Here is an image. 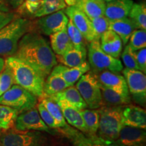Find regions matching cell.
I'll list each match as a JSON object with an SVG mask.
<instances>
[{
  "label": "cell",
  "instance_id": "6da1fadb",
  "mask_svg": "<svg viewBox=\"0 0 146 146\" xmlns=\"http://www.w3.org/2000/svg\"><path fill=\"white\" fill-rule=\"evenodd\" d=\"M14 56L30 65L45 79L58 64L56 54L47 40L32 31L22 37Z\"/></svg>",
  "mask_w": 146,
  "mask_h": 146
},
{
  "label": "cell",
  "instance_id": "7a4b0ae2",
  "mask_svg": "<svg viewBox=\"0 0 146 146\" xmlns=\"http://www.w3.org/2000/svg\"><path fill=\"white\" fill-rule=\"evenodd\" d=\"M12 72L14 84L20 85L36 98L44 97L45 78L33 67L15 56H8L5 60Z\"/></svg>",
  "mask_w": 146,
  "mask_h": 146
},
{
  "label": "cell",
  "instance_id": "3957f363",
  "mask_svg": "<svg viewBox=\"0 0 146 146\" xmlns=\"http://www.w3.org/2000/svg\"><path fill=\"white\" fill-rule=\"evenodd\" d=\"M32 29L31 21L21 17H16L0 29V56H14L22 37Z\"/></svg>",
  "mask_w": 146,
  "mask_h": 146
},
{
  "label": "cell",
  "instance_id": "277c9868",
  "mask_svg": "<svg viewBox=\"0 0 146 146\" xmlns=\"http://www.w3.org/2000/svg\"><path fill=\"white\" fill-rule=\"evenodd\" d=\"M122 109L120 106H102L99 108L100 120L98 136L109 141L117 139L123 127Z\"/></svg>",
  "mask_w": 146,
  "mask_h": 146
},
{
  "label": "cell",
  "instance_id": "5b68a950",
  "mask_svg": "<svg viewBox=\"0 0 146 146\" xmlns=\"http://www.w3.org/2000/svg\"><path fill=\"white\" fill-rule=\"evenodd\" d=\"M1 146H52L45 135L38 131H20L13 127L0 132Z\"/></svg>",
  "mask_w": 146,
  "mask_h": 146
},
{
  "label": "cell",
  "instance_id": "8992f818",
  "mask_svg": "<svg viewBox=\"0 0 146 146\" xmlns=\"http://www.w3.org/2000/svg\"><path fill=\"white\" fill-rule=\"evenodd\" d=\"M87 54L89 66L96 73L104 70L116 72L123 70V65L119 58L112 57L104 52L100 47L99 39H95L89 43Z\"/></svg>",
  "mask_w": 146,
  "mask_h": 146
},
{
  "label": "cell",
  "instance_id": "52a82bcc",
  "mask_svg": "<svg viewBox=\"0 0 146 146\" xmlns=\"http://www.w3.org/2000/svg\"><path fill=\"white\" fill-rule=\"evenodd\" d=\"M76 88L90 109H99L104 106L100 83L94 72H87L76 82Z\"/></svg>",
  "mask_w": 146,
  "mask_h": 146
},
{
  "label": "cell",
  "instance_id": "ba28073f",
  "mask_svg": "<svg viewBox=\"0 0 146 146\" xmlns=\"http://www.w3.org/2000/svg\"><path fill=\"white\" fill-rule=\"evenodd\" d=\"M37 104V98L20 85L14 84L0 97V104L15 109L18 112L33 108Z\"/></svg>",
  "mask_w": 146,
  "mask_h": 146
},
{
  "label": "cell",
  "instance_id": "9c48e42d",
  "mask_svg": "<svg viewBox=\"0 0 146 146\" xmlns=\"http://www.w3.org/2000/svg\"><path fill=\"white\" fill-rule=\"evenodd\" d=\"M57 130L70 141L73 146H120L115 141L106 140L98 135H87L68 125Z\"/></svg>",
  "mask_w": 146,
  "mask_h": 146
},
{
  "label": "cell",
  "instance_id": "30bf717a",
  "mask_svg": "<svg viewBox=\"0 0 146 146\" xmlns=\"http://www.w3.org/2000/svg\"><path fill=\"white\" fill-rule=\"evenodd\" d=\"M123 76L125 78L129 94L137 103L144 105L146 97L145 74L139 70L125 68L123 69Z\"/></svg>",
  "mask_w": 146,
  "mask_h": 146
},
{
  "label": "cell",
  "instance_id": "8fae6325",
  "mask_svg": "<svg viewBox=\"0 0 146 146\" xmlns=\"http://www.w3.org/2000/svg\"><path fill=\"white\" fill-rule=\"evenodd\" d=\"M14 127L20 131H38L52 133V129L43 121L35 107L20 112L16 117Z\"/></svg>",
  "mask_w": 146,
  "mask_h": 146
},
{
  "label": "cell",
  "instance_id": "7c38bea8",
  "mask_svg": "<svg viewBox=\"0 0 146 146\" xmlns=\"http://www.w3.org/2000/svg\"><path fill=\"white\" fill-rule=\"evenodd\" d=\"M68 18L66 15L64 10H61L49 15L40 17L36 25L42 34L50 36L66 27Z\"/></svg>",
  "mask_w": 146,
  "mask_h": 146
},
{
  "label": "cell",
  "instance_id": "4fadbf2b",
  "mask_svg": "<svg viewBox=\"0 0 146 146\" xmlns=\"http://www.w3.org/2000/svg\"><path fill=\"white\" fill-rule=\"evenodd\" d=\"M66 15L74 24L89 43L96 39L91 20L84 12L75 6H66L64 9Z\"/></svg>",
  "mask_w": 146,
  "mask_h": 146
},
{
  "label": "cell",
  "instance_id": "5bb4252c",
  "mask_svg": "<svg viewBox=\"0 0 146 146\" xmlns=\"http://www.w3.org/2000/svg\"><path fill=\"white\" fill-rule=\"evenodd\" d=\"M115 142L120 146H145V130L123 125Z\"/></svg>",
  "mask_w": 146,
  "mask_h": 146
},
{
  "label": "cell",
  "instance_id": "9a60e30c",
  "mask_svg": "<svg viewBox=\"0 0 146 146\" xmlns=\"http://www.w3.org/2000/svg\"><path fill=\"white\" fill-rule=\"evenodd\" d=\"M95 74L100 85L125 94H129L125 78L118 72L104 70Z\"/></svg>",
  "mask_w": 146,
  "mask_h": 146
},
{
  "label": "cell",
  "instance_id": "2e32d148",
  "mask_svg": "<svg viewBox=\"0 0 146 146\" xmlns=\"http://www.w3.org/2000/svg\"><path fill=\"white\" fill-rule=\"evenodd\" d=\"M123 125L139 129H146V112L143 108L127 105L122 109Z\"/></svg>",
  "mask_w": 146,
  "mask_h": 146
},
{
  "label": "cell",
  "instance_id": "e0dca14e",
  "mask_svg": "<svg viewBox=\"0 0 146 146\" xmlns=\"http://www.w3.org/2000/svg\"><path fill=\"white\" fill-rule=\"evenodd\" d=\"M56 103L61 110L64 118L66 121L68 122L69 125L84 134H89L79 110L64 100H60V101L56 102Z\"/></svg>",
  "mask_w": 146,
  "mask_h": 146
},
{
  "label": "cell",
  "instance_id": "ac0fdd59",
  "mask_svg": "<svg viewBox=\"0 0 146 146\" xmlns=\"http://www.w3.org/2000/svg\"><path fill=\"white\" fill-rule=\"evenodd\" d=\"M68 6H75L88 16L89 19L104 15V0H64Z\"/></svg>",
  "mask_w": 146,
  "mask_h": 146
},
{
  "label": "cell",
  "instance_id": "d6986e66",
  "mask_svg": "<svg viewBox=\"0 0 146 146\" xmlns=\"http://www.w3.org/2000/svg\"><path fill=\"white\" fill-rule=\"evenodd\" d=\"M90 66L87 62L75 67H68L62 64H57L51 72L59 74L69 86L74 85L82 75L89 72Z\"/></svg>",
  "mask_w": 146,
  "mask_h": 146
},
{
  "label": "cell",
  "instance_id": "ffe728a7",
  "mask_svg": "<svg viewBox=\"0 0 146 146\" xmlns=\"http://www.w3.org/2000/svg\"><path fill=\"white\" fill-rule=\"evenodd\" d=\"M100 47L110 56L119 58L123 51V42L119 36L111 30H108L100 38Z\"/></svg>",
  "mask_w": 146,
  "mask_h": 146
},
{
  "label": "cell",
  "instance_id": "44dd1931",
  "mask_svg": "<svg viewBox=\"0 0 146 146\" xmlns=\"http://www.w3.org/2000/svg\"><path fill=\"white\" fill-rule=\"evenodd\" d=\"M133 0H114L106 3L104 16L109 21L122 19L129 16Z\"/></svg>",
  "mask_w": 146,
  "mask_h": 146
},
{
  "label": "cell",
  "instance_id": "7402d4cb",
  "mask_svg": "<svg viewBox=\"0 0 146 146\" xmlns=\"http://www.w3.org/2000/svg\"><path fill=\"white\" fill-rule=\"evenodd\" d=\"M48 98H50L55 102L60 101V100H64L79 110L87 108L86 103L83 100L77 89L74 85L67 87L60 92L52 95Z\"/></svg>",
  "mask_w": 146,
  "mask_h": 146
},
{
  "label": "cell",
  "instance_id": "603a6c76",
  "mask_svg": "<svg viewBox=\"0 0 146 146\" xmlns=\"http://www.w3.org/2000/svg\"><path fill=\"white\" fill-rule=\"evenodd\" d=\"M108 29L116 33L122 40L123 44L126 45L133 32L138 29L130 18L127 17L115 21H110Z\"/></svg>",
  "mask_w": 146,
  "mask_h": 146
},
{
  "label": "cell",
  "instance_id": "cb8c5ba5",
  "mask_svg": "<svg viewBox=\"0 0 146 146\" xmlns=\"http://www.w3.org/2000/svg\"><path fill=\"white\" fill-rule=\"evenodd\" d=\"M87 49L78 48L73 46L61 56L56 55V60L68 67H75L86 62Z\"/></svg>",
  "mask_w": 146,
  "mask_h": 146
},
{
  "label": "cell",
  "instance_id": "d4e9b609",
  "mask_svg": "<svg viewBox=\"0 0 146 146\" xmlns=\"http://www.w3.org/2000/svg\"><path fill=\"white\" fill-rule=\"evenodd\" d=\"M104 105L108 106H120L131 103L130 94L116 91L100 85Z\"/></svg>",
  "mask_w": 146,
  "mask_h": 146
},
{
  "label": "cell",
  "instance_id": "484cf974",
  "mask_svg": "<svg viewBox=\"0 0 146 146\" xmlns=\"http://www.w3.org/2000/svg\"><path fill=\"white\" fill-rule=\"evenodd\" d=\"M51 48L57 56H61L70 50L73 45L67 33L66 27L50 35Z\"/></svg>",
  "mask_w": 146,
  "mask_h": 146
},
{
  "label": "cell",
  "instance_id": "4316f807",
  "mask_svg": "<svg viewBox=\"0 0 146 146\" xmlns=\"http://www.w3.org/2000/svg\"><path fill=\"white\" fill-rule=\"evenodd\" d=\"M70 87L59 74L51 72L44 83V97H50Z\"/></svg>",
  "mask_w": 146,
  "mask_h": 146
},
{
  "label": "cell",
  "instance_id": "83f0119b",
  "mask_svg": "<svg viewBox=\"0 0 146 146\" xmlns=\"http://www.w3.org/2000/svg\"><path fill=\"white\" fill-rule=\"evenodd\" d=\"M80 112L88 131L87 135H96L99 126V110L85 108L80 110Z\"/></svg>",
  "mask_w": 146,
  "mask_h": 146
},
{
  "label": "cell",
  "instance_id": "f1b7e54d",
  "mask_svg": "<svg viewBox=\"0 0 146 146\" xmlns=\"http://www.w3.org/2000/svg\"><path fill=\"white\" fill-rule=\"evenodd\" d=\"M138 29L146 30V6L145 2L133 3L128 16Z\"/></svg>",
  "mask_w": 146,
  "mask_h": 146
},
{
  "label": "cell",
  "instance_id": "f546056e",
  "mask_svg": "<svg viewBox=\"0 0 146 146\" xmlns=\"http://www.w3.org/2000/svg\"><path fill=\"white\" fill-rule=\"evenodd\" d=\"M18 114L15 109L0 104V132L13 128Z\"/></svg>",
  "mask_w": 146,
  "mask_h": 146
},
{
  "label": "cell",
  "instance_id": "4dcf8cb0",
  "mask_svg": "<svg viewBox=\"0 0 146 146\" xmlns=\"http://www.w3.org/2000/svg\"><path fill=\"white\" fill-rule=\"evenodd\" d=\"M42 104L44 106L45 108L47 110L51 116L54 118L57 125V129L64 127L68 125L66 121L64 118V116L61 110L60 109L57 104L48 97H43L40 98Z\"/></svg>",
  "mask_w": 146,
  "mask_h": 146
},
{
  "label": "cell",
  "instance_id": "1f68e13d",
  "mask_svg": "<svg viewBox=\"0 0 146 146\" xmlns=\"http://www.w3.org/2000/svg\"><path fill=\"white\" fill-rule=\"evenodd\" d=\"M66 6V5L51 3L47 2L45 0H39V7L33 15V17L40 18L42 16L49 15L57 11L64 10Z\"/></svg>",
  "mask_w": 146,
  "mask_h": 146
},
{
  "label": "cell",
  "instance_id": "d6a6232c",
  "mask_svg": "<svg viewBox=\"0 0 146 146\" xmlns=\"http://www.w3.org/2000/svg\"><path fill=\"white\" fill-rule=\"evenodd\" d=\"M66 30L73 46L78 48H86V40L79 30L74 26V24L70 20L67 24Z\"/></svg>",
  "mask_w": 146,
  "mask_h": 146
},
{
  "label": "cell",
  "instance_id": "836d02e7",
  "mask_svg": "<svg viewBox=\"0 0 146 146\" xmlns=\"http://www.w3.org/2000/svg\"><path fill=\"white\" fill-rule=\"evenodd\" d=\"M129 45L133 51H137L146 47V31L142 29H135L129 40Z\"/></svg>",
  "mask_w": 146,
  "mask_h": 146
},
{
  "label": "cell",
  "instance_id": "e575fe53",
  "mask_svg": "<svg viewBox=\"0 0 146 146\" xmlns=\"http://www.w3.org/2000/svg\"><path fill=\"white\" fill-rule=\"evenodd\" d=\"M90 20L96 39L100 40V36L102 35V34L109 30L110 21L104 15L91 18Z\"/></svg>",
  "mask_w": 146,
  "mask_h": 146
},
{
  "label": "cell",
  "instance_id": "d590c367",
  "mask_svg": "<svg viewBox=\"0 0 146 146\" xmlns=\"http://www.w3.org/2000/svg\"><path fill=\"white\" fill-rule=\"evenodd\" d=\"M14 84V81L12 72L8 66L5 64L3 70L0 73V97Z\"/></svg>",
  "mask_w": 146,
  "mask_h": 146
},
{
  "label": "cell",
  "instance_id": "8d00e7d4",
  "mask_svg": "<svg viewBox=\"0 0 146 146\" xmlns=\"http://www.w3.org/2000/svg\"><path fill=\"white\" fill-rule=\"evenodd\" d=\"M120 56L122 57L123 64L126 68L130 69H136L139 70L138 66L137 65L135 57L134 51L131 50L129 45H126L125 49L122 51Z\"/></svg>",
  "mask_w": 146,
  "mask_h": 146
},
{
  "label": "cell",
  "instance_id": "74e56055",
  "mask_svg": "<svg viewBox=\"0 0 146 146\" xmlns=\"http://www.w3.org/2000/svg\"><path fill=\"white\" fill-rule=\"evenodd\" d=\"M36 109L39 113L40 116L43 120L47 127L50 128L51 129H57V125H56V122L54 119V118L51 116L50 112L47 111V110L45 108L44 106L42 104L41 102L36 104Z\"/></svg>",
  "mask_w": 146,
  "mask_h": 146
},
{
  "label": "cell",
  "instance_id": "f35d334b",
  "mask_svg": "<svg viewBox=\"0 0 146 146\" xmlns=\"http://www.w3.org/2000/svg\"><path fill=\"white\" fill-rule=\"evenodd\" d=\"M135 57L138 69L144 74L146 73V49L143 48L141 50L134 51Z\"/></svg>",
  "mask_w": 146,
  "mask_h": 146
},
{
  "label": "cell",
  "instance_id": "ab89813d",
  "mask_svg": "<svg viewBox=\"0 0 146 146\" xmlns=\"http://www.w3.org/2000/svg\"><path fill=\"white\" fill-rule=\"evenodd\" d=\"M16 17V15L13 12H0V29H2Z\"/></svg>",
  "mask_w": 146,
  "mask_h": 146
},
{
  "label": "cell",
  "instance_id": "60d3db41",
  "mask_svg": "<svg viewBox=\"0 0 146 146\" xmlns=\"http://www.w3.org/2000/svg\"><path fill=\"white\" fill-rule=\"evenodd\" d=\"M13 9H18L25 0H5Z\"/></svg>",
  "mask_w": 146,
  "mask_h": 146
},
{
  "label": "cell",
  "instance_id": "b9f144b4",
  "mask_svg": "<svg viewBox=\"0 0 146 146\" xmlns=\"http://www.w3.org/2000/svg\"><path fill=\"white\" fill-rule=\"evenodd\" d=\"M0 12H10V8L5 0H0Z\"/></svg>",
  "mask_w": 146,
  "mask_h": 146
},
{
  "label": "cell",
  "instance_id": "7bdbcfd3",
  "mask_svg": "<svg viewBox=\"0 0 146 146\" xmlns=\"http://www.w3.org/2000/svg\"><path fill=\"white\" fill-rule=\"evenodd\" d=\"M5 66V60L2 58H0V73L3 70Z\"/></svg>",
  "mask_w": 146,
  "mask_h": 146
},
{
  "label": "cell",
  "instance_id": "ee69618b",
  "mask_svg": "<svg viewBox=\"0 0 146 146\" xmlns=\"http://www.w3.org/2000/svg\"><path fill=\"white\" fill-rule=\"evenodd\" d=\"M105 2L107 3V2H110V1H114V0H104Z\"/></svg>",
  "mask_w": 146,
  "mask_h": 146
},
{
  "label": "cell",
  "instance_id": "f6af8a7d",
  "mask_svg": "<svg viewBox=\"0 0 146 146\" xmlns=\"http://www.w3.org/2000/svg\"><path fill=\"white\" fill-rule=\"evenodd\" d=\"M29 1H38V0H29Z\"/></svg>",
  "mask_w": 146,
  "mask_h": 146
},
{
  "label": "cell",
  "instance_id": "bcb514c9",
  "mask_svg": "<svg viewBox=\"0 0 146 146\" xmlns=\"http://www.w3.org/2000/svg\"><path fill=\"white\" fill-rule=\"evenodd\" d=\"M0 146H1V145H0Z\"/></svg>",
  "mask_w": 146,
  "mask_h": 146
}]
</instances>
